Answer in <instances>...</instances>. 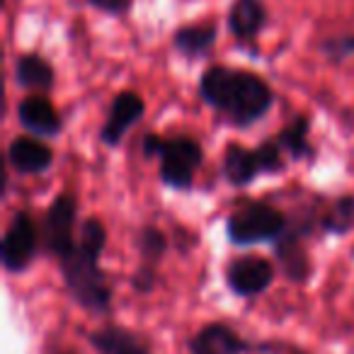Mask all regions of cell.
Segmentation results:
<instances>
[{"label":"cell","instance_id":"obj_19","mask_svg":"<svg viewBox=\"0 0 354 354\" xmlns=\"http://www.w3.org/2000/svg\"><path fill=\"white\" fill-rule=\"evenodd\" d=\"M320 228L333 236H344L349 228H354V197L352 194H342L330 204L328 214L320 221Z\"/></svg>","mask_w":354,"mask_h":354},{"label":"cell","instance_id":"obj_9","mask_svg":"<svg viewBox=\"0 0 354 354\" xmlns=\"http://www.w3.org/2000/svg\"><path fill=\"white\" fill-rule=\"evenodd\" d=\"M143 112H146V104H143L141 95L131 93V90H124L117 97L112 100V107L104 119L102 129H100V141L104 146H119L122 138L127 136V131L131 127H136L141 122Z\"/></svg>","mask_w":354,"mask_h":354},{"label":"cell","instance_id":"obj_5","mask_svg":"<svg viewBox=\"0 0 354 354\" xmlns=\"http://www.w3.org/2000/svg\"><path fill=\"white\" fill-rule=\"evenodd\" d=\"M281 170H284V153L277 141H265L257 148L233 143L223 156V177L233 187H245L260 175H277Z\"/></svg>","mask_w":354,"mask_h":354},{"label":"cell","instance_id":"obj_3","mask_svg":"<svg viewBox=\"0 0 354 354\" xmlns=\"http://www.w3.org/2000/svg\"><path fill=\"white\" fill-rule=\"evenodd\" d=\"M143 156L160 160V180L172 189H189L194 183V172L204 160V151L197 138L175 136L162 138L158 133H146Z\"/></svg>","mask_w":354,"mask_h":354},{"label":"cell","instance_id":"obj_8","mask_svg":"<svg viewBox=\"0 0 354 354\" xmlns=\"http://www.w3.org/2000/svg\"><path fill=\"white\" fill-rule=\"evenodd\" d=\"M274 279V267L270 260L257 255H245L233 260L226 267V284L236 296H255L262 294Z\"/></svg>","mask_w":354,"mask_h":354},{"label":"cell","instance_id":"obj_10","mask_svg":"<svg viewBox=\"0 0 354 354\" xmlns=\"http://www.w3.org/2000/svg\"><path fill=\"white\" fill-rule=\"evenodd\" d=\"M255 349H270V344H257L243 339L226 323H209L189 339V354H250Z\"/></svg>","mask_w":354,"mask_h":354},{"label":"cell","instance_id":"obj_1","mask_svg":"<svg viewBox=\"0 0 354 354\" xmlns=\"http://www.w3.org/2000/svg\"><path fill=\"white\" fill-rule=\"evenodd\" d=\"M199 95L236 127L257 122L274 104V93L260 75L226 66H212L204 71Z\"/></svg>","mask_w":354,"mask_h":354},{"label":"cell","instance_id":"obj_14","mask_svg":"<svg viewBox=\"0 0 354 354\" xmlns=\"http://www.w3.org/2000/svg\"><path fill=\"white\" fill-rule=\"evenodd\" d=\"M274 255L277 262L284 270L286 279L291 281H306L310 274V262L308 255H306L304 245H301V233H291L286 228L281 233V238L274 243Z\"/></svg>","mask_w":354,"mask_h":354},{"label":"cell","instance_id":"obj_17","mask_svg":"<svg viewBox=\"0 0 354 354\" xmlns=\"http://www.w3.org/2000/svg\"><path fill=\"white\" fill-rule=\"evenodd\" d=\"M54 68L46 59L37 54H22L15 64L17 85L30 90H51L54 88Z\"/></svg>","mask_w":354,"mask_h":354},{"label":"cell","instance_id":"obj_16","mask_svg":"<svg viewBox=\"0 0 354 354\" xmlns=\"http://www.w3.org/2000/svg\"><path fill=\"white\" fill-rule=\"evenodd\" d=\"M216 25L214 22H204V25H187L172 35V46L187 59H197L204 56L216 41Z\"/></svg>","mask_w":354,"mask_h":354},{"label":"cell","instance_id":"obj_15","mask_svg":"<svg viewBox=\"0 0 354 354\" xmlns=\"http://www.w3.org/2000/svg\"><path fill=\"white\" fill-rule=\"evenodd\" d=\"M90 344L97 354H151L138 335L114 325L90 335Z\"/></svg>","mask_w":354,"mask_h":354},{"label":"cell","instance_id":"obj_13","mask_svg":"<svg viewBox=\"0 0 354 354\" xmlns=\"http://www.w3.org/2000/svg\"><path fill=\"white\" fill-rule=\"evenodd\" d=\"M267 25V10L262 0H236L228 12V30L236 39H255Z\"/></svg>","mask_w":354,"mask_h":354},{"label":"cell","instance_id":"obj_7","mask_svg":"<svg viewBox=\"0 0 354 354\" xmlns=\"http://www.w3.org/2000/svg\"><path fill=\"white\" fill-rule=\"evenodd\" d=\"M37 245H39V231H37L30 214H15L6 236H3V252H0L3 255V267L8 272L27 270L37 255Z\"/></svg>","mask_w":354,"mask_h":354},{"label":"cell","instance_id":"obj_6","mask_svg":"<svg viewBox=\"0 0 354 354\" xmlns=\"http://www.w3.org/2000/svg\"><path fill=\"white\" fill-rule=\"evenodd\" d=\"M75 212H78V207H75V199L71 194L56 197L51 207L46 209L39 228V245L46 255H54L61 260L73 250Z\"/></svg>","mask_w":354,"mask_h":354},{"label":"cell","instance_id":"obj_2","mask_svg":"<svg viewBox=\"0 0 354 354\" xmlns=\"http://www.w3.org/2000/svg\"><path fill=\"white\" fill-rule=\"evenodd\" d=\"M107 243V231L97 218L80 223L73 250L61 257V272L71 296L93 313H107L112 304V286L100 267V255Z\"/></svg>","mask_w":354,"mask_h":354},{"label":"cell","instance_id":"obj_18","mask_svg":"<svg viewBox=\"0 0 354 354\" xmlns=\"http://www.w3.org/2000/svg\"><path fill=\"white\" fill-rule=\"evenodd\" d=\"M308 127L310 122L306 117H296L291 124H286L279 133H277L274 141L279 143L281 153L291 158V160H313L315 151L308 143Z\"/></svg>","mask_w":354,"mask_h":354},{"label":"cell","instance_id":"obj_12","mask_svg":"<svg viewBox=\"0 0 354 354\" xmlns=\"http://www.w3.org/2000/svg\"><path fill=\"white\" fill-rule=\"evenodd\" d=\"M8 160L20 175H39L54 162V151L37 136H17L8 148Z\"/></svg>","mask_w":354,"mask_h":354},{"label":"cell","instance_id":"obj_4","mask_svg":"<svg viewBox=\"0 0 354 354\" xmlns=\"http://www.w3.org/2000/svg\"><path fill=\"white\" fill-rule=\"evenodd\" d=\"M286 231V218L267 202H250L236 209L226 221V236L233 245L277 243Z\"/></svg>","mask_w":354,"mask_h":354},{"label":"cell","instance_id":"obj_22","mask_svg":"<svg viewBox=\"0 0 354 354\" xmlns=\"http://www.w3.org/2000/svg\"><path fill=\"white\" fill-rule=\"evenodd\" d=\"M88 3L95 8H100V10L109 12V15H117V12L129 10V6H131V0H88Z\"/></svg>","mask_w":354,"mask_h":354},{"label":"cell","instance_id":"obj_21","mask_svg":"<svg viewBox=\"0 0 354 354\" xmlns=\"http://www.w3.org/2000/svg\"><path fill=\"white\" fill-rule=\"evenodd\" d=\"M325 54L333 56V61H342L349 54H354V35L342 37V39H328V44L323 46Z\"/></svg>","mask_w":354,"mask_h":354},{"label":"cell","instance_id":"obj_11","mask_svg":"<svg viewBox=\"0 0 354 354\" xmlns=\"http://www.w3.org/2000/svg\"><path fill=\"white\" fill-rule=\"evenodd\" d=\"M17 119L37 138H54L64 129L59 112L44 95H30V97L22 100L17 104Z\"/></svg>","mask_w":354,"mask_h":354},{"label":"cell","instance_id":"obj_20","mask_svg":"<svg viewBox=\"0 0 354 354\" xmlns=\"http://www.w3.org/2000/svg\"><path fill=\"white\" fill-rule=\"evenodd\" d=\"M165 248H167L165 236H162L158 228H153V226L141 228V233H138V250H141V255L146 257L148 262L160 260Z\"/></svg>","mask_w":354,"mask_h":354}]
</instances>
